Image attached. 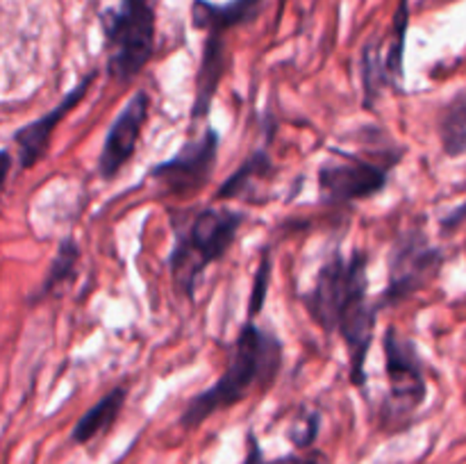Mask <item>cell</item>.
I'll return each mask as SVG.
<instances>
[{"label":"cell","mask_w":466,"mask_h":464,"mask_svg":"<svg viewBox=\"0 0 466 464\" xmlns=\"http://www.w3.org/2000/svg\"><path fill=\"white\" fill-rule=\"evenodd\" d=\"M303 305L328 337L344 339L350 385L367 391V359L380 314L376 300H369L367 250L355 248L350 255L332 250L319 267L312 289L303 294Z\"/></svg>","instance_id":"cell-1"},{"label":"cell","mask_w":466,"mask_h":464,"mask_svg":"<svg viewBox=\"0 0 466 464\" xmlns=\"http://www.w3.org/2000/svg\"><path fill=\"white\" fill-rule=\"evenodd\" d=\"M282 358L285 350L280 337L258 326L255 318H246L232 341L221 378L187 400L180 414V426L189 432L196 430L214 414L248 398L253 391L267 389L280 373Z\"/></svg>","instance_id":"cell-2"},{"label":"cell","mask_w":466,"mask_h":464,"mask_svg":"<svg viewBox=\"0 0 466 464\" xmlns=\"http://www.w3.org/2000/svg\"><path fill=\"white\" fill-rule=\"evenodd\" d=\"M246 214L230 207H200L191 212H171L173 246L167 267L173 289L187 300L196 298V287L205 268L223 259L237 241Z\"/></svg>","instance_id":"cell-3"},{"label":"cell","mask_w":466,"mask_h":464,"mask_svg":"<svg viewBox=\"0 0 466 464\" xmlns=\"http://www.w3.org/2000/svg\"><path fill=\"white\" fill-rule=\"evenodd\" d=\"M385 353L387 396L380 403V428L387 435H396L412 426L414 414L428 398L426 362L414 339L387 328L382 335Z\"/></svg>","instance_id":"cell-4"},{"label":"cell","mask_w":466,"mask_h":464,"mask_svg":"<svg viewBox=\"0 0 466 464\" xmlns=\"http://www.w3.org/2000/svg\"><path fill=\"white\" fill-rule=\"evenodd\" d=\"M332 157L319 166L317 191L319 203L349 205L369 200L387 189L391 171L403 162L399 146L376 150V153H346L332 148Z\"/></svg>","instance_id":"cell-5"},{"label":"cell","mask_w":466,"mask_h":464,"mask_svg":"<svg viewBox=\"0 0 466 464\" xmlns=\"http://www.w3.org/2000/svg\"><path fill=\"white\" fill-rule=\"evenodd\" d=\"M107 76L116 85L135 80L155 53V9L153 3L121 0L118 7L100 14Z\"/></svg>","instance_id":"cell-6"},{"label":"cell","mask_w":466,"mask_h":464,"mask_svg":"<svg viewBox=\"0 0 466 464\" xmlns=\"http://www.w3.org/2000/svg\"><path fill=\"white\" fill-rule=\"evenodd\" d=\"M444 262V250L432 244L423 227L399 232L387 253V287L376 298V308L382 312L410 300L437 280Z\"/></svg>","instance_id":"cell-7"},{"label":"cell","mask_w":466,"mask_h":464,"mask_svg":"<svg viewBox=\"0 0 466 464\" xmlns=\"http://www.w3.org/2000/svg\"><path fill=\"white\" fill-rule=\"evenodd\" d=\"M221 135L217 127L205 126L196 139L187 141L176 155L155 164L148 177L157 182L159 189L168 196H194L212 180L217 168Z\"/></svg>","instance_id":"cell-8"},{"label":"cell","mask_w":466,"mask_h":464,"mask_svg":"<svg viewBox=\"0 0 466 464\" xmlns=\"http://www.w3.org/2000/svg\"><path fill=\"white\" fill-rule=\"evenodd\" d=\"M150 114V96L148 91L139 89L130 96L121 112L109 126L105 135L103 148L98 155V176L103 180H114L123 171L127 162L135 157L137 146H139L141 132H144L146 121Z\"/></svg>","instance_id":"cell-9"},{"label":"cell","mask_w":466,"mask_h":464,"mask_svg":"<svg viewBox=\"0 0 466 464\" xmlns=\"http://www.w3.org/2000/svg\"><path fill=\"white\" fill-rule=\"evenodd\" d=\"M98 71H91L55 105L50 112H46L44 116L35 118V121L25 123L18 130H14V135L9 136V144L16 150V168L18 171H30L32 166L44 159V155L48 153L50 141H53V132L57 130L59 123L77 107V105L85 100V96L89 94L91 85H94Z\"/></svg>","instance_id":"cell-10"},{"label":"cell","mask_w":466,"mask_h":464,"mask_svg":"<svg viewBox=\"0 0 466 464\" xmlns=\"http://www.w3.org/2000/svg\"><path fill=\"white\" fill-rule=\"evenodd\" d=\"M226 35L218 32H208L203 41V50H200L198 73H196V89H194V103H191V118H208L209 109H212L214 98H217L218 85H221L223 76H226L228 57H226Z\"/></svg>","instance_id":"cell-11"},{"label":"cell","mask_w":466,"mask_h":464,"mask_svg":"<svg viewBox=\"0 0 466 464\" xmlns=\"http://www.w3.org/2000/svg\"><path fill=\"white\" fill-rule=\"evenodd\" d=\"M264 0H228V3H212V0H191V25L203 32H218L239 25H248L259 16Z\"/></svg>","instance_id":"cell-12"},{"label":"cell","mask_w":466,"mask_h":464,"mask_svg":"<svg viewBox=\"0 0 466 464\" xmlns=\"http://www.w3.org/2000/svg\"><path fill=\"white\" fill-rule=\"evenodd\" d=\"M276 176V164H273L268 148H255L244 162L239 164L235 173L221 182L217 189V200H255V194L264 182Z\"/></svg>","instance_id":"cell-13"},{"label":"cell","mask_w":466,"mask_h":464,"mask_svg":"<svg viewBox=\"0 0 466 464\" xmlns=\"http://www.w3.org/2000/svg\"><path fill=\"white\" fill-rule=\"evenodd\" d=\"M77 264H80V246L73 237H64L57 244V250H55V257L50 262L48 271H46L44 280L27 296V305H39L44 300L62 296V291L76 280Z\"/></svg>","instance_id":"cell-14"},{"label":"cell","mask_w":466,"mask_h":464,"mask_svg":"<svg viewBox=\"0 0 466 464\" xmlns=\"http://www.w3.org/2000/svg\"><path fill=\"white\" fill-rule=\"evenodd\" d=\"M127 400V387L118 385L114 389H109L103 398L96 405H91L71 430V441L77 446H85L89 441H94L96 437L105 435L109 428L116 423V419L121 417L123 408H126Z\"/></svg>","instance_id":"cell-15"},{"label":"cell","mask_w":466,"mask_h":464,"mask_svg":"<svg viewBox=\"0 0 466 464\" xmlns=\"http://www.w3.org/2000/svg\"><path fill=\"white\" fill-rule=\"evenodd\" d=\"M441 153L451 159L466 155V91L449 100L437 116Z\"/></svg>","instance_id":"cell-16"},{"label":"cell","mask_w":466,"mask_h":464,"mask_svg":"<svg viewBox=\"0 0 466 464\" xmlns=\"http://www.w3.org/2000/svg\"><path fill=\"white\" fill-rule=\"evenodd\" d=\"M362 105L367 109H373V105L380 98L382 89L391 86V80L385 68V55H382V45L378 39L369 41L362 48Z\"/></svg>","instance_id":"cell-17"},{"label":"cell","mask_w":466,"mask_h":464,"mask_svg":"<svg viewBox=\"0 0 466 464\" xmlns=\"http://www.w3.org/2000/svg\"><path fill=\"white\" fill-rule=\"evenodd\" d=\"M410 27V0H399V7L394 14V25H391L390 50L385 53V68L390 76L391 86L403 82L405 76V44H408Z\"/></svg>","instance_id":"cell-18"},{"label":"cell","mask_w":466,"mask_h":464,"mask_svg":"<svg viewBox=\"0 0 466 464\" xmlns=\"http://www.w3.org/2000/svg\"><path fill=\"white\" fill-rule=\"evenodd\" d=\"M321 414L317 409H300L287 430V439L296 450H309L321 432Z\"/></svg>","instance_id":"cell-19"},{"label":"cell","mask_w":466,"mask_h":464,"mask_svg":"<svg viewBox=\"0 0 466 464\" xmlns=\"http://www.w3.org/2000/svg\"><path fill=\"white\" fill-rule=\"evenodd\" d=\"M271 271H273L271 250L264 248L262 257H259L258 268H255L253 287H250V296H248V318L259 317V312H262L264 303H267L268 282H271Z\"/></svg>","instance_id":"cell-20"},{"label":"cell","mask_w":466,"mask_h":464,"mask_svg":"<svg viewBox=\"0 0 466 464\" xmlns=\"http://www.w3.org/2000/svg\"><path fill=\"white\" fill-rule=\"evenodd\" d=\"M462 223H466V200L462 205H458L455 209H451L446 217H441L440 227H441V232H444V235H451V232L458 230Z\"/></svg>","instance_id":"cell-21"},{"label":"cell","mask_w":466,"mask_h":464,"mask_svg":"<svg viewBox=\"0 0 466 464\" xmlns=\"http://www.w3.org/2000/svg\"><path fill=\"white\" fill-rule=\"evenodd\" d=\"M241 464H268L264 459L262 446H259V439L255 437L253 430H248V435H246V458Z\"/></svg>","instance_id":"cell-22"},{"label":"cell","mask_w":466,"mask_h":464,"mask_svg":"<svg viewBox=\"0 0 466 464\" xmlns=\"http://www.w3.org/2000/svg\"><path fill=\"white\" fill-rule=\"evenodd\" d=\"M268 464H326V458L317 453V450H309V453L285 455V458H278Z\"/></svg>","instance_id":"cell-23"}]
</instances>
